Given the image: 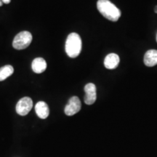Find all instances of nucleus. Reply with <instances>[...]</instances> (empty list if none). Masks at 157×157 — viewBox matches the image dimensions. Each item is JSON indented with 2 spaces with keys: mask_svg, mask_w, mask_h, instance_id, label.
<instances>
[{
  "mask_svg": "<svg viewBox=\"0 0 157 157\" xmlns=\"http://www.w3.org/2000/svg\"><path fill=\"white\" fill-rule=\"evenodd\" d=\"M97 7L101 14L111 21H117L121 16L120 10L109 0H98Z\"/></svg>",
  "mask_w": 157,
  "mask_h": 157,
  "instance_id": "1",
  "label": "nucleus"
},
{
  "mask_svg": "<svg viewBox=\"0 0 157 157\" xmlns=\"http://www.w3.org/2000/svg\"><path fill=\"white\" fill-rule=\"evenodd\" d=\"M82 39L76 33H71L68 35L66 41L65 50L70 58H74L78 56L82 51Z\"/></svg>",
  "mask_w": 157,
  "mask_h": 157,
  "instance_id": "2",
  "label": "nucleus"
},
{
  "mask_svg": "<svg viewBox=\"0 0 157 157\" xmlns=\"http://www.w3.org/2000/svg\"><path fill=\"white\" fill-rule=\"evenodd\" d=\"M32 42V35L29 31H21L15 36L13 42V48L16 50H23L30 45Z\"/></svg>",
  "mask_w": 157,
  "mask_h": 157,
  "instance_id": "3",
  "label": "nucleus"
},
{
  "mask_svg": "<svg viewBox=\"0 0 157 157\" xmlns=\"http://www.w3.org/2000/svg\"><path fill=\"white\" fill-rule=\"evenodd\" d=\"M33 108V101L31 98L24 97L17 103L16 112L20 116H25L30 112Z\"/></svg>",
  "mask_w": 157,
  "mask_h": 157,
  "instance_id": "4",
  "label": "nucleus"
},
{
  "mask_svg": "<svg viewBox=\"0 0 157 157\" xmlns=\"http://www.w3.org/2000/svg\"><path fill=\"white\" fill-rule=\"evenodd\" d=\"M82 104L79 98L76 96L71 98L67 105L65 107L64 111L67 116H73L81 110Z\"/></svg>",
  "mask_w": 157,
  "mask_h": 157,
  "instance_id": "5",
  "label": "nucleus"
},
{
  "mask_svg": "<svg viewBox=\"0 0 157 157\" xmlns=\"http://www.w3.org/2000/svg\"><path fill=\"white\" fill-rule=\"evenodd\" d=\"M84 103L87 105H93L95 103L97 99V93H96V87L93 83L86 84L84 87Z\"/></svg>",
  "mask_w": 157,
  "mask_h": 157,
  "instance_id": "6",
  "label": "nucleus"
},
{
  "mask_svg": "<svg viewBox=\"0 0 157 157\" xmlns=\"http://www.w3.org/2000/svg\"><path fill=\"white\" fill-rule=\"evenodd\" d=\"M35 111L40 119H44L50 114V109L48 105L44 101H39L35 105Z\"/></svg>",
  "mask_w": 157,
  "mask_h": 157,
  "instance_id": "7",
  "label": "nucleus"
},
{
  "mask_svg": "<svg viewBox=\"0 0 157 157\" xmlns=\"http://www.w3.org/2000/svg\"><path fill=\"white\" fill-rule=\"evenodd\" d=\"M119 57L115 53L109 54L104 60V66L108 69H114L119 63Z\"/></svg>",
  "mask_w": 157,
  "mask_h": 157,
  "instance_id": "8",
  "label": "nucleus"
},
{
  "mask_svg": "<svg viewBox=\"0 0 157 157\" xmlns=\"http://www.w3.org/2000/svg\"><path fill=\"white\" fill-rule=\"evenodd\" d=\"M47 66H48L47 62L44 58H36L33 60L31 68H32L33 71L36 74H41L46 70Z\"/></svg>",
  "mask_w": 157,
  "mask_h": 157,
  "instance_id": "9",
  "label": "nucleus"
},
{
  "mask_svg": "<svg viewBox=\"0 0 157 157\" xmlns=\"http://www.w3.org/2000/svg\"><path fill=\"white\" fill-rule=\"evenodd\" d=\"M144 63L148 67L157 65V50H149L147 51L144 56Z\"/></svg>",
  "mask_w": 157,
  "mask_h": 157,
  "instance_id": "10",
  "label": "nucleus"
},
{
  "mask_svg": "<svg viewBox=\"0 0 157 157\" xmlns=\"http://www.w3.org/2000/svg\"><path fill=\"white\" fill-rule=\"evenodd\" d=\"M14 72V68L10 65H6L0 68V82L4 81L6 78L10 76Z\"/></svg>",
  "mask_w": 157,
  "mask_h": 157,
  "instance_id": "11",
  "label": "nucleus"
},
{
  "mask_svg": "<svg viewBox=\"0 0 157 157\" xmlns=\"http://www.w3.org/2000/svg\"><path fill=\"white\" fill-rule=\"evenodd\" d=\"M0 1L2 2V3L5 4H9L11 2V0H0Z\"/></svg>",
  "mask_w": 157,
  "mask_h": 157,
  "instance_id": "12",
  "label": "nucleus"
},
{
  "mask_svg": "<svg viewBox=\"0 0 157 157\" xmlns=\"http://www.w3.org/2000/svg\"><path fill=\"white\" fill-rule=\"evenodd\" d=\"M154 11H155V13H157V6H156V7H155V10H154Z\"/></svg>",
  "mask_w": 157,
  "mask_h": 157,
  "instance_id": "13",
  "label": "nucleus"
},
{
  "mask_svg": "<svg viewBox=\"0 0 157 157\" xmlns=\"http://www.w3.org/2000/svg\"><path fill=\"white\" fill-rule=\"evenodd\" d=\"M2 5H3L2 2V1H0V7H1V6H2Z\"/></svg>",
  "mask_w": 157,
  "mask_h": 157,
  "instance_id": "14",
  "label": "nucleus"
},
{
  "mask_svg": "<svg viewBox=\"0 0 157 157\" xmlns=\"http://www.w3.org/2000/svg\"><path fill=\"white\" fill-rule=\"evenodd\" d=\"M156 42H157V34H156Z\"/></svg>",
  "mask_w": 157,
  "mask_h": 157,
  "instance_id": "15",
  "label": "nucleus"
}]
</instances>
